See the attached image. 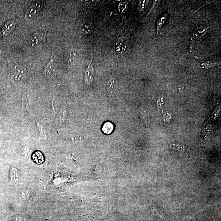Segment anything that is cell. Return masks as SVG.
<instances>
[{
  "label": "cell",
  "instance_id": "cell-1",
  "mask_svg": "<svg viewBox=\"0 0 221 221\" xmlns=\"http://www.w3.org/2000/svg\"><path fill=\"white\" fill-rule=\"evenodd\" d=\"M207 31L206 27L200 26L197 27L191 34L190 42V52H192L199 45L201 39L206 34Z\"/></svg>",
  "mask_w": 221,
  "mask_h": 221
},
{
  "label": "cell",
  "instance_id": "cell-2",
  "mask_svg": "<svg viewBox=\"0 0 221 221\" xmlns=\"http://www.w3.org/2000/svg\"><path fill=\"white\" fill-rule=\"evenodd\" d=\"M44 6V2L42 1H37L32 3L26 11V18L28 20H31L34 18L42 11Z\"/></svg>",
  "mask_w": 221,
  "mask_h": 221
},
{
  "label": "cell",
  "instance_id": "cell-3",
  "mask_svg": "<svg viewBox=\"0 0 221 221\" xmlns=\"http://www.w3.org/2000/svg\"><path fill=\"white\" fill-rule=\"evenodd\" d=\"M27 73V70L24 67H18L14 68L11 73V82L15 84L21 83L25 79Z\"/></svg>",
  "mask_w": 221,
  "mask_h": 221
},
{
  "label": "cell",
  "instance_id": "cell-4",
  "mask_svg": "<svg viewBox=\"0 0 221 221\" xmlns=\"http://www.w3.org/2000/svg\"><path fill=\"white\" fill-rule=\"evenodd\" d=\"M16 22L14 20H9L6 22L2 27L1 32L3 35L6 36L11 33L14 29Z\"/></svg>",
  "mask_w": 221,
  "mask_h": 221
},
{
  "label": "cell",
  "instance_id": "cell-5",
  "mask_svg": "<svg viewBox=\"0 0 221 221\" xmlns=\"http://www.w3.org/2000/svg\"><path fill=\"white\" fill-rule=\"evenodd\" d=\"M88 65L85 71V80L87 85H90L93 80V67L90 65Z\"/></svg>",
  "mask_w": 221,
  "mask_h": 221
},
{
  "label": "cell",
  "instance_id": "cell-6",
  "mask_svg": "<svg viewBox=\"0 0 221 221\" xmlns=\"http://www.w3.org/2000/svg\"><path fill=\"white\" fill-rule=\"evenodd\" d=\"M44 40V37L43 34L41 33H36L33 34L30 38V44L34 45L42 42Z\"/></svg>",
  "mask_w": 221,
  "mask_h": 221
},
{
  "label": "cell",
  "instance_id": "cell-7",
  "mask_svg": "<svg viewBox=\"0 0 221 221\" xmlns=\"http://www.w3.org/2000/svg\"><path fill=\"white\" fill-rule=\"evenodd\" d=\"M167 16H168V14H163L158 19L156 23V36L155 37H156L158 35L160 30L166 22V21L167 20L166 18H167Z\"/></svg>",
  "mask_w": 221,
  "mask_h": 221
},
{
  "label": "cell",
  "instance_id": "cell-8",
  "mask_svg": "<svg viewBox=\"0 0 221 221\" xmlns=\"http://www.w3.org/2000/svg\"><path fill=\"white\" fill-rule=\"evenodd\" d=\"M126 39L125 38H120L116 44L117 51L121 52L126 48Z\"/></svg>",
  "mask_w": 221,
  "mask_h": 221
},
{
  "label": "cell",
  "instance_id": "cell-9",
  "mask_svg": "<svg viewBox=\"0 0 221 221\" xmlns=\"http://www.w3.org/2000/svg\"><path fill=\"white\" fill-rule=\"evenodd\" d=\"M113 129V125L110 122L105 123L103 127V131L106 134H110Z\"/></svg>",
  "mask_w": 221,
  "mask_h": 221
},
{
  "label": "cell",
  "instance_id": "cell-10",
  "mask_svg": "<svg viewBox=\"0 0 221 221\" xmlns=\"http://www.w3.org/2000/svg\"><path fill=\"white\" fill-rule=\"evenodd\" d=\"M81 29L83 33L85 34H88L90 33L92 30V25L89 23H85L82 25Z\"/></svg>",
  "mask_w": 221,
  "mask_h": 221
},
{
  "label": "cell",
  "instance_id": "cell-11",
  "mask_svg": "<svg viewBox=\"0 0 221 221\" xmlns=\"http://www.w3.org/2000/svg\"><path fill=\"white\" fill-rule=\"evenodd\" d=\"M199 67L201 68H205V69H208L210 68H213L216 66H219V65L217 63H214L211 62H205L199 64Z\"/></svg>",
  "mask_w": 221,
  "mask_h": 221
},
{
  "label": "cell",
  "instance_id": "cell-12",
  "mask_svg": "<svg viewBox=\"0 0 221 221\" xmlns=\"http://www.w3.org/2000/svg\"><path fill=\"white\" fill-rule=\"evenodd\" d=\"M76 54L75 52L73 51H70L68 55V62L69 63H72L75 61Z\"/></svg>",
  "mask_w": 221,
  "mask_h": 221
},
{
  "label": "cell",
  "instance_id": "cell-13",
  "mask_svg": "<svg viewBox=\"0 0 221 221\" xmlns=\"http://www.w3.org/2000/svg\"><path fill=\"white\" fill-rule=\"evenodd\" d=\"M118 9L120 12L123 13L127 9V4L126 2L120 3L118 6Z\"/></svg>",
  "mask_w": 221,
  "mask_h": 221
},
{
  "label": "cell",
  "instance_id": "cell-14",
  "mask_svg": "<svg viewBox=\"0 0 221 221\" xmlns=\"http://www.w3.org/2000/svg\"><path fill=\"white\" fill-rule=\"evenodd\" d=\"M114 80L113 78H111L109 80L108 84V92H111L113 90L114 87Z\"/></svg>",
  "mask_w": 221,
  "mask_h": 221
}]
</instances>
